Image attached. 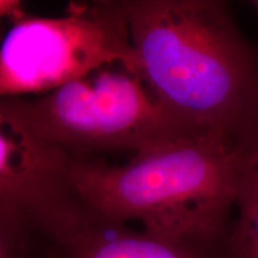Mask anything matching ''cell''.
Listing matches in <instances>:
<instances>
[{
  "label": "cell",
  "instance_id": "ba28073f",
  "mask_svg": "<svg viewBox=\"0 0 258 258\" xmlns=\"http://www.w3.org/2000/svg\"><path fill=\"white\" fill-rule=\"evenodd\" d=\"M239 150L245 163L258 166V109L241 138Z\"/></svg>",
  "mask_w": 258,
  "mask_h": 258
},
{
  "label": "cell",
  "instance_id": "30bf717a",
  "mask_svg": "<svg viewBox=\"0 0 258 258\" xmlns=\"http://www.w3.org/2000/svg\"><path fill=\"white\" fill-rule=\"evenodd\" d=\"M250 5L252 6V9L256 11V14L258 15V0H251Z\"/></svg>",
  "mask_w": 258,
  "mask_h": 258
},
{
  "label": "cell",
  "instance_id": "52a82bcc",
  "mask_svg": "<svg viewBox=\"0 0 258 258\" xmlns=\"http://www.w3.org/2000/svg\"><path fill=\"white\" fill-rule=\"evenodd\" d=\"M235 214L221 247V258H258V166L245 161Z\"/></svg>",
  "mask_w": 258,
  "mask_h": 258
},
{
  "label": "cell",
  "instance_id": "277c9868",
  "mask_svg": "<svg viewBox=\"0 0 258 258\" xmlns=\"http://www.w3.org/2000/svg\"><path fill=\"white\" fill-rule=\"evenodd\" d=\"M110 66L141 78L121 2L73 3L62 17L29 15L6 32L0 49V95H46Z\"/></svg>",
  "mask_w": 258,
  "mask_h": 258
},
{
  "label": "cell",
  "instance_id": "6da1fadb",
  "mask_svg": "<svg viewBox=\"0 0 258 258\" xmlns=\"http://www.w3.org/2000/svg\"><path fill=\"white\" fill-rule=\"evenodd\" d=\"M141 78L186 134L239 147L258 109V48L224 0H120Z\"/></svg>",
  "mask_w": 258,
  "mask_h": 258
},
{
  "label": "cell",
  "instance_id": "3957f363",
  "mask_svg": "<svg viewBox=\"0 0 258 258\" xmlns=\"http://www.w3.org/2000/svg\"><path fill=\"white\" fill-rule=\"evenodd\" d=\"M0 117L73 158L146 152L186 134L144 80L105 67L38 97L2 98ZM198 135V134H196Z\"/></svg>",
  "mask_w": 258,
  "mask_h": 258
},
{
  "label": "cell",
  "instance_id": "5b68a950",
  "mask_svg": "<svg viewBox=\"0 0 258 258\" xmlns=\"http://www.w3.org/2000/svg\"><path fill=\"white\" fill-rule=\"evenodd\" d=\"M73 157L0 117V219L27 226L53 258L92 224L72 177Z\"/></svg>",
  "mask_w": 258,
  "mask_h": 258
},
{
  "label": "cell",
  "instance_id": "9c48e42d",
  "mask_svg": "<svg viewBox=\"0 0 258 258\" xmlns=\"http://www.w3.org/2000/svg\"><path fill=\"white\" fill-rule=\"evenodd\" d=\"M0 15L2 17L11 19L12 23L23 21L29 16V14L24 11L23 3L18 2V0H2L0 2Z\"/></svg>",
  "mask_w": 258,
  "mask_h": 258
},
{
  "label": "cell",
  "instance_id": "7a4b0ae2",
  "mask_svg": "<svg viewBox=\"0 0 258 258\" xmlns=\"http://www.w3.org/2000/svg\"><path fill=\"white\" fill-rule=\"evenodd\" d=\"M244 160L217 135H182L124 165L74 158L72 177L92 221L128 225L173 240L222 246L232 226Z\"/></svg>",
  "mask_w": 258,
  "mask_h": 258
},
{
  "label": "cell",
  "instance_id": "8992f818",
  "mask_svg": "<svg viewBox=\"0 0 258 258\" xmlns=\"http://www.w3.org/2000/svg\"><path fill=\"white\" fill-rule=\"evenodd\" d=\"M221 247L93 221L53 258H221Z\"/></svg>",
  "mask_w": 258,
  "mask_h": 258
}]
</instances>
